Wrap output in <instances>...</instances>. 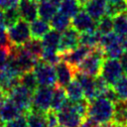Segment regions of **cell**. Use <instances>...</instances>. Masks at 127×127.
I'll use <instances>...</instances> for the list:
<instances>
[{
    "label": "cell",
    "instance_id": "cell-1",
    "mask_svg": "<svg viewBox=\"0 0 127 127\" xmlns=\"http://www.w3.org/2000/svg\"><path fill=\"white\" fill-rule=\"evenodd\" d=\"M114 113V103L106 97L100 95L89 101L86 118L97 125L107 123L112 120Z\"/></svg>",
    "mask_w": 127,
    "mask_h": 127
},
{
    "label": "cell",
    "instance_id": "cell-2",
    "mask_svg": "<svg viewBox=\"0 0 127 127\" xmlns=\"http://www.w3.org/2000/svg\"><path fill=\"white\" fill-rule=\"evenodd\" d=\"M105 59L103 50L98 46L91 49L87 57L77 65L76 70L89 74L91 76H97L100 74L101 66Z\"/></svg>",
    "mask_w": 127,
    "mask_h": 127
},
{
    "label": "cell",
    "instance_id": "cell-3",
    "mask_svg": "<svg viewBox=\"0 0 127 127\" xmlns=\"http://www.w3.org/2000/svg\"><path fill=\"white\" fill-rule=\"evenodd\" d=\"M123 41L124 39L119 37L114 32L102 35L99 42V47L103 50L105 58L119 60L125 53Z\"/></svg>",
    "mask_w": 127,
    "mask_h": 127
},
{
    "label": "cell",
    "instance_id": "cell-4",
    "mask_svg": "<svg viewBox=\"0 0 127 127\" xmlns=\"http://www.w3.org/2000/svg\"><path fill=\"white\" fill-rule=\"evenodd\" d=\"M59 125L64 127H78L85 119L76 110L74 104L70 100H66L64 105L57 111Z\"/></svg>",
    "mask_w": 127,
    "mask_h": 127
},
{
    "label": "cell",
    "instance_id": "cell-5",
    "mask_svg": "<svg viewBox=\"0 0 127 127\" xmlns=\"http://www.w3.org/2000/svg\"><path fill=\"white\" fill-rule=\"evenodd\" d=\"M7 33L12 46H23L32 38L30 24L23 19L8 27Z\"/></svg>",
    "mask_w": 127,
    "mask_h": 127
},
{
    "label": "cell",
    "instance_id": "cell-6",
    "mask_svg": "<svg viewBox=\"0 0 127 127\" xmlns=\"http://www.w3.org/2000/svg\"><path fill=\"white\" fill-rule=\"evenodd\" d=\"M33 71L37 78L38 84L41 86H55L57 84V76L55 66L41 60L35 64Z\"/></svg>",
    "mask_w": 127,
    "mask_h": 127
},
{
    "label": "cell",
    "instance_id": "cell-7",
    "mask_svg": "<svg viewBox=\"0 0 127 127\" xmlns=\"http://www.w3.org/2000/svg\"><path fill=\"white\" fill-rule=\"evenodd\" d=\"M123 68L120 63V60L118 59H104L100 75L103 77V79L111 86H113L116 81L123 75Z\"/></svg>",
    "mask_w": 127,
    "mask_h": 127
},
{
    "label": "cell",
    "instance_id": "cell-8",
    "mask_svg": "<svg viewBox=\"0 0 127 127\" xmlns=\"http://www.w3.org/2000/svg\"><path fill=\"white\" fill-rule=\"evenodd\" d=\"M54 86H41L34 91L32 97V108L46 112L51 109V103L53 98Z\"/></svg>",
    "mask_w": 127,
    "mask_h": 127
},
{
    "label": "cell",
    "instance_id": "cell-9",
    "mask_svg": "<svg viewBox=\"0 0 127 127\" xmlns=\"http://www.w3.org/2000/svg\"><path fill=\"white\" fill-rule=\"evenodd\" d=\"M18 107L21 108V110L26 113L32 108V97L33 92L27 89L26 87L22 86L21 84L17 85L15 88H13L7 95Z\"/></svg>",
    "mask_w": 127,
    "mask_h": 127
},
{
    "label": "cell",
    "instance_id": "cell-10",
    "mask_svg": "<svg viewBox=\"0 0 127 127\" xmlns=\"http://www.w3.org/2000/svg\"><path fill=\"white\" fill-rule=\"evenodd\" d=\"M71 27L79 33L91 32L96 30V21L84 10H79L71 19Z\"/></svg>",
    "mask_w": 127,
    "mask_h": 127
},
{
    "label": "cell",
    "instance_id": "cell-11",
    "mask_svg": "<svg viewBox=\"0 0 127 127\" xmlns=\"http://www.w3.org/2000/svg\"><path fill=\"white\" fill-rule=\"evenodd\" d=\"M90 51H91L90 48H88L86 46H83V45H78L77 47H75L72 50L62 53L61 54L62 61L66 62L71 66L76 68L77 65L87 57V55L90 53Z\"/></svg>",
    "mask_w": 127,
    "mask_h": 127
},
{
    "label": "cell",
    "instance_id": "cell-12",
    "mask_svg": "<svg viewBox=\"0 0 127 127\" xmlns=\"http://www.w3.org/2000/svg\"><path fill=\"white\" fill-rule=\"evenodd\" d=\"M55 69L57 76V84L62 87H65L74 78L76 70V68H74L64 61L59 62L55 65Z\"/></svg>",
    "mask_w": 127,
    "mask_h": 127
},
{
    "label": "cell",
    "instance_id": "cell-13",
    "mask_svg": "<svg viewBox=\"0 0 127 127\" xmlns=\"http://www.w3.org/2000/svg\"><path fill=\"white\" fill-rule=\"evenodd\" d=\"M79 37H80V33L78 31H76L71 26L68 27L66 30H64L62 33L61 43L58 49L59 52L62 54L77 47L79 45Z\"/></svg>",
    "mask_w": 127,
    "mask_h": 127
},
{
    "label": "cell",
    "instance_id": "cell-14",
    "mask_svg": "<svg viewBox=\"0 0 127 127\" xmlns=\"http://www.w3.org/2000/svg\"><path fill=\"white\" fill-rule=\"evenodd\" d=\"M74 78H76L80 83L81 88L83 90V95L88 101L92 100L97 96L95 87V76H91L84 72L75 70Z\"/></svg>",
    "mask_w": 127,
    "mask_h": 127
},
{
    "label": "cell",
    "instance_id": "cell-15",
    "mask_svg": "<svg viewBox=\"0 0 127 127\" xmlns=\"http://www.w3.org/2000/svg\"><path fill=\"white\" fill-rule=\"evenodd\" d=\"M21 19L31 23L39 17L38 15V2L34 0H19L18 6Z\"/></svg>",
    "mask_w": 127,
    "mask_h": 127
},
{
    "label": "cell",
    "instance_id": "cell-16",
    "mask_svg": "<svg viewBox=\"0 0 127 127\" xmlns=\"http://www.w3.org/2000/svg\"><path fill=\"white\" fill-rule=\"evenodd\" d=\"M82 7L90 17H92L95 21H98L106 14L107 0H89Z\"/></svg>",
    "mask_w": 127,
    "mask_h": 127
},
{
    "label": "cell",
    "instance_id": "cell-17",
    "mask_svg": "<svg viewBox=\"0 0 127 127\" xmlns=\"http://www.w3.org/2000/svg\"><path fill=\"white\" fill-rule=\"evenodd\" d=\"M22 114H25L20 107H18L9 97H7L1 105L0 108V118L2 123L10 121Z\"/></svg>",
    "mask_w": 127,
    "mask_h": 127
},
{
    "label": "cell",
    "instance_id": "cell-18",
    "mask_svg": "<svg viewBox=\"0 0 127 127\" xmlns=\"http://www.w3.org/2000/svg\"><path fill=\"white\" fill-rule=\"evenodd\" d=\"M52 29L49 21L43 20L41 18H37L30 23V30L32 38L42 39L50 30Z\"/></svg>",
    "mask_w": 127,
    "mask_h": 127
},
{
    "label": "cell",
    "instance_id": "cell-19",
    "mask_svg": "<svg viewBox=\"0 0 127 127\" xmlns=\"http://www.w3.org/2000/svg\"><path fill=\"white\" fill-rule=\"evenodd\" d=\"M25 115L27 118L28 127H49L45 112L31 108L25 113Z\"/></svg>",
    "mask_w": 127,
    "mask_h": 127
},
{
    "label": "cell",
    "instance_id": "cell-20",
    "mask_svg": "<svg viewBox=\"0 0 127 127\" xmlns=\"http://www.w3.org/2000/svg\"><path fill=\"white\" fill-rule=\"evenodd\" d=\"M113 122L127 127V100H119L114 104Z\"/></svg>",
    "mask_w": 127,
    "mask_h": 127
},
{
    "label": "cell",
    "instance_id": "cell-21",
    "mask_svg": "<svg viewBox=\"0 0 127 127\" xmlns=\"http://www.w3.org/2000/svg\"><path fill=\"white\" fill-rule=\"evenodd\" d=\"M61 37L62 33L55 30L51 29L41 40L44 49H51V50H58L60 43H61ZM59 51V50H58Z\"/></svg>",
    "mask_w": 127,
    "mask_h": 127
},
{
    "label": "cell",
    "instance_id": "cell-22",
    "mask_svg": "<svg viewBox=\"0 0 127 127\" xmlns=\"http://www.w3.org/2000/svg\"><path fill=\"white\" fill-rule=\"evenodd\" d=\"M113 32L123 39L127 37V11L113 17Z\"/></svg>",
    "mask_w": 127,
    "mask_h": 127
},
{
    "label": "cell",
    "instance_id": "cell-23",
    "mask_svg": "<svg viewBox=\"0 0 127 127\" xmlns=\"http://www.w3.org/2000/svg\"><path fill=\"white\" fill-rule=\"evenodd\" d=\"M58 6L52 3L49 0H45L42 2H39L38 4V15L39 18L46 20V21H51V19L55 16L57 13Z\"/></svg>",
    "mask_w": 127,
    "mask_h": 127
},
{
    "label": "cell",
    "instance_id": "cell-24",
    "mask_svg": "<svg viewBox=\"0 0 127 127\" xmlns=\"http://www.w3.org/2000/svg\"><path fill=\"white\" fill-rule=\"evenodd\" d=\"M52 29H55L61 33H63L64 30H66L68 27L71 26V20L68 16L64 15L62 12H57L55 16L50 21Z\"/></svg>",
    "mask_w": 127,
    "mask_h": 127
},
{
    "label": "cell",
    "instance_id": "cell-25",
    "mask_svg": "<svg viewBox=\"0 0 127 127\" xmlns=\"http://www.w3.org/2000/svg\"><path fill=\"white\" fill-rule=\"evenodd\" d=\"M101 34L97 31H91V32H84V33H80V37H79V45H83L86 46L90 49L96 48L99 46V42L101 39Z\"/></svg>",
    "mask_w": 127,
    "mask_h": 127
},
{
    "label": "cell",
    "instance_id": "cell-26",
    "mask_svg": "<svg viewBox=\"0 0 127 127\" xmlns=\"http://www.w3.org/2000/svg\"><path fill=\"white\" fill-rule=\"evenodd\" d=\"M67 99L70 101H77L84 97L83 90L81 88L80 83L76 78H73L64 88Z\"/></svg>",
    "mask_w": 127,
    "mask_h": 127
},
{
    "label": "cell",
    "instance_id": "cell-27",
    "mask_svg": "<svg viewBox=\"0 0 127 127\" xmlns=\"http://www.w3.org/2000/svg\"><path fill=\"white\" fill-rule=\"evenodd\" d=\"M67 96L65 93V90L62 86H55L54 87V92H53V98H52V103H51V109L55 111H59L66 102Z\"/></svg>",
    "mask_w": 127,
    "mask_h": 127
},
{
    "label": "cell",
    "instance_id": "cell-28",
    "mask_svg": "<svg viewBox=\"0 0 127 127\" xmlns=\"http://www.w3.org/2000/svg\"><path fill=\"white\" fill-rule=\"evenodd\" d=\"M59 9L60 12L68 16L69 18H72L80 10V4L77 0H62L59 5Z\"/></svg>",
    "mask_w": 127,
    "mask_h": 127
},
{
    "label": "cell",
    "instance_id": "cell-29",
    "mask_svg": "<svg viewBox=\"0 0 127 127\" xmlns=\"http://www.w3.org/2000/svg\"><path fill=\"white\" fill-rule=\"evenodd\" d=\"M20 84L22 86L26 87L27 89H29L30 91H32L33 93H34V91L39 86L38 81H37V78H36L35 73H34L33 70L24 71L20 75Z\"/></svg>",
    "mask_w": 127,
    "mask_h": 127
},
{
    "label": "cell",
    "instance_id": "cell-30",
    "mask_svg": "<svg viewBox=\"0 0 127 127\" xmlns=\"http://www.w3.org/2000/svg\"><path fill=\"white\" fill-rule=\"evenodd\" d=\"M96 30L101 34H108L113 32V17L105 14L98 21H96Z\"/></svg>",
    "mask_w": 127,
    "mask_h": 127
},
{
    "label": "cell",
    "instance_id": "cell-31",
    "mask_svg": "<svg viewBox=\"0 0 127 127\" xmlns=\"http://www.w3.org/2000/svg\"><path fill=\"white\" fill-rule=\"evenodd\" d=\"M40 60L45 62V63H47V64H49L56 65L59 62L62 61V56H61V53L58 50L44 49L42 54H41Z\"/></svg>",
    "mask_w": 127,
    "mask_h": 127
},
{
    "label": "cell",
    "instance_id": "cell-32",
    "mask_svg": "<svg viewBox=\"0 0 127 127\" xmlns=\"http://www.w3.org/2000/svg\"><path fill=\"white\" fill-rule=\"evenodd\" d=\"M32 55H34L35 57L39 58L41 57V54L44 50L43 44H42V40L41 39H37V38H31L25 45H23Z\"/></svg>",
    "mask_w": 127,
    "mask_h": 127
},
{
    "label": "cell",
    "instance_id": "cell-33",
    "mask_svg": "<svg viewBox=\"0 0 127 127\" xmlns=\"http://www.w3.org/2000/svg\"><path fill=\"white\" fill-rule=\"evenodd\" d=\"M126 10H127V0H117L114 2H107L106 14L112 17Z\"/></svg>",
    "mask_w": 127,
    "mask_h": 127
},
{
    "label": "cell",
    "instance_id": "cell-34",
    "mask_svg": "<svg viewBox=\"0 0 127 127\" xmlns=\"http://www.w3.org/2000/svg\"><path fill=\"white\" fill-rule=\"evenodd\" d=\"M3 16H4V20H5V24L7 28L14 25L16 22H18L21 19L19 10L17 7H12V8L3 10Z\"/></svg>",
    "mask_w": 127,
    "mask_h": 127
},
{
    "label": "cell",
    "instance_id": "cell-35",
    "mask_svg": "<svg viewBox=\"0 0 127 127\" xmlns=\"http://www.w3.org/2000/svg\"><path fill=\"white\" fill-rule=\"evenodd\" d=\"M119 100H127V75H122L113 85Z\"/></svg>",
    "mask_w": 127,
    "mask_h": 127
},
{
    "label": "cell",
    "instance_id": "cell-36",
    "mask_svg": "<svg viewBox=\"0 0 127 127\" xmlns=\"http://www.w3.org/2000/svg\"><path fill=\"white\" fill-rule=\"evenodd\" d=\"M3 127H28V122L25 114H22L10 121L3 123Z\"/></svg>",
    "mask_w": 127,
    "mask_h": 127
},
{
    "label": "cell",
    "instance_id": "cell-37",
    "mask_svg": "<svg viewBox=\"0 0 127 127\" xmlns=\"http://www.w3.org/2000/svg\"><path fill=\"white\" fill-rule=\"evenodd\" d=\"M45 115H46V120H47L49 127H57L59 125L57 111H55L53 109H49L48 111L45 112Z\"/></svg>",
    "mask_w": 127,
    "mask_h": 127
},
{
    "label": "cell",
    "instance_id": "cell-38",
    "mask_svg": "<svg viewBox=\"0 0 127 127\" xmlns=\"http://www.w3.org/2000/svg\"><path fill=\"white\" fill-rule=\"evenodd\" d=\"M0 47L6 48V49H11L12 48V44L9 40L6 28L5 29H0Z\"/></svg>",
    "mask_w": 127,
    "mask_h": 127
},
{
    "label": "cell",
    "instance_id": "cell-39",
    "mask_svg": "<svg viewBox=\"0 0 127 127\" xmlns=\"http://www.w3.org/2000/svg\"><path fill=\"white\" fill-rule=\"evenodd\" d=\"M102 96L106 97L107 99H109V100H110L111 102H113L114 104H115L117 101H119L118 95H117V93H116L115 89L113 88V86H111V85H109V86L105 89V91L103 92Z\"/></svg>",
    "mask_w": 127,
    "mask_h": 127
},
{
    "label": "cell",
    "instance_id": "cell-40",
    "mask_svg": "<svg viewBox=\"0 0 127 127\" xmlns=\"http://www.w3.org/2000/svg\"><path fill=\"white\" fill-rule=\"evenodd\" d=\"M10 50L11 49H6V48L0 47V67H3L6 64L9 55H10Z\"/></svg>",
    "mask_w": 127,
    "mask_h": 127
},
{
    "label": "cell",
    "instance_id": "cell-41",
    "mask_svg": "<svg viewBox=\"0 0 127 127\" xmlns=\"http://www.w3.org/2000/svg\"><path fill=\"white\" fill-rule=\"evenodd\" d=\"M19 0H1L0 1V9L5 10L12 7H17Z\"/></svg>",
    "mask_w": 127,
    "mask_h": 127
},
{
    "label": "cell",
    "instance_id": "cell-42",
    "mask_svg": "<svg viewBox=\"0 0 127 127\" xmlns=\"http://www.w3.org/2000/svg\"><path fill=\"white\" fill-rule=\"evenodd\" d=\"M119 60H120V63H121L122 68H123V72L127 75V54L124 53Z\"/></svg>",
    "mask_w": 127,
    "mask_h": 127
},
{
    "label": "cell",
    "instance_id": "cell-43",
    "mask_svg": "<svg viewBox=\"0 0 127 127\" xmlns=\"http://www.w3.org/2000/svg\"><path fill=\"white\" fill-rule=\"evenodd\" d=\"M99 127H125V126H121V125H119V124H117V123H115L113 121H109L107 123L99 125Z\"/></svg>",
    "mask_w": 127,
    "mask_h": 127
},
{
    "label": "cell",
    "instance_id": "cell-44",
    "mask_svg": "<svg viewBox=\"0 0 127 127\" xmlns=\"http://www.w3.org/2000/svg\"><path fill=\"white\" fill-rule=\"evenodd\" d=\"M5 28H6V24L3 16V10L0 9V29H5Z\"/></svg>",
    "mask_w": 127,
    "mask_h": 127
},
{
    "label": "cell",
    "instance_id": "cell-45",
    "mask_svg": "<svg viewBox=\"0 0 127 127\" xmlns=\"http://www.w3.org/2000/svg\"><path fill=\"white\" fill-rule=\"evenodd\" d=\"M2 81H3V70H2V67H0V91H1Z\"/></svg>",
    "mask_w": 127,
    "mask_h": 127
},
{
    "label": "cell",
    "instance_id": "cell-46",
    "mask_svg": "<svg viewBox=\"0 0 127 127\" xmlns=\"http://www.w3.org/2000/svg\"><path fill=\"white\" fill-rule=\"evenodd\" d=\"M123 45H124V51H125V53L127 54V37H126V38H124Z\"/></svg>",
    "mask_w": 127,
    "mask_h": 127
},
{
    "label": "cell",
    "instance_id": "cell-47",
    "mask_svg": "<svg viewBox=\"0 0 127 127\" xmlns=\"http://www.w3.org/2000/svg\"><path fill=\"white\" fill-rule=\"evenodd\" d=\"M49 1H51L52 3H54L55 5H57V6L59 7V5H60V3H61L62 0H49Z\"/></svg>",
    "mask_w": 127,
    "mask_h": 127
},
{
    "label": "cell",
    "instance_id": "cell-48",
    "mask_svg": "<svg viewBox=\"0 0 127 127\" xmlns=\"http://www.w3.org/2000/svg\"><path fill=\"white\" fill-rule=\"evenodd\" d=\"M78 1V3L80 4V6H83L87 1H89V0H77Z\"/></svg>",
    "mask_w": 127,
    "mask_h": 127
},
{
    "label": "cell",
    "instance_id": "cell-49",
    "mask_svg": "<svg viewBox=\"0 0 127 127\" xmlns=\"http://www.w3.org/2000/svg\"><path fill=\"white\" fill-rule=\"evenodd\" d=\"M34 1H36V2L39 3V2H42V1H45V0H34Z\"/></svg>",
    "mask_w": 127,
    "mask_h": 127
},
{
    "label": "cell",
    "instance_id": "cell-50",
    "mask_svg": "<svg viewBox=\"0 0 127 127\" xmlns=\"http://www.w3.org/2000/svg\"><path fill=\"white\" fill-rule=\"evenodd\" d=\"M57 127H64V126H61V125H58Z\"/></svg>",
    "mask_w": 127,
    "mask_h": 127
},
{
    "label": "cell",
    "instance_id": "cell-51",
    "mask_svg": "<svg viewBox=\"0 0 127 127\" xmlns=\"http://www.w3.org/2000/svg\"><path fill=\"white\" fill-rule=\"evenodd\" d=\"M0 127H3V126H2V125H0Z\"/></svg>",
    "mask_w": 127,
    "mask_h": 127
},
{
    "label": "cell",
    "instance_id": "cell-52",
    "mask_svg": "<svg viewBox=\"0 0 127 127\" xmlns=\"http://www.w3.org/2000/svg\"><path fill=\"white\" fill-rule=\"evenodd\" d=\"M126 11H127V10H126Z\"/></svg>",
    "mask_w": 127,
    "mask_h": 127
}]
</instances>
